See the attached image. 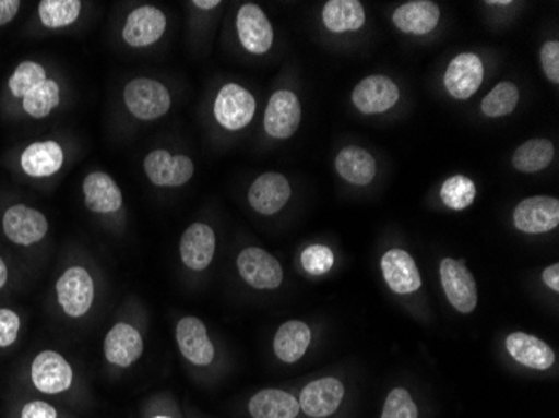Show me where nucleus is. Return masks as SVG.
<instances>
[{"label":"nucleus","instance_id":"dca6fc26","mask_svg":"<svg viewBox=\"0 0 559 418\" xmlns=\"http://www.w3.org/2000/svg\"><path fill=\"white\" fill-rule=\"evenodd\" d=\"M345 397V386L337 379L313 380L301 390L300 410L312 418H326L334 415Z\"/></svg>","mask_w":559,"mask_h":418},{"label":"nucleus","instance_id":"58836bf2","mask_svg":"<svg viewBox=\"0 0 559 418\" xmlns=\"http://www.w3.org/2000/svg\"><path fill=\"white\" fill-rule=\"evenodd\" d=\"M22 2L19 0H0V27L11 24L19 12H21Z\"/></svg>","mask_w":559,"mask_h":418},{"label":"nucleus","instance_id":"4be33fe9","mask_svg":"<svg viewBox=\"0 0 559 418\" xmlns=\"http://www.w3.org/2000/svg\"><path fill=\"white\" fill-rule=\"evenodd\" d=\"M352 100L364 115H379L394 108L399 100V87L385 75H370L355 87Z\"/></svg>","mask_w":559,"mask_h":418},{"label":"nucleus","instance_id":"c756f323","mask_svg":"<svg viewBox=\"0 0 559 418\" xmlns=\"http://www.w3.org/2000/svg\"><path fill=\"white\" fill-rule=\"evenodd\" d=\"M81 12L80 0H43L37 4L36 14L44 31H62L80 21Z\"/></svg>","mask_w":559,"mask_h":418},{"label":"nucleus","instance_id":"39448f33","mask_svg":"<svg viewBox=\"0 0 559 418\" xmlns=\"http://www.w3.org/2000/svg\"><path fill=\"white\" fill-rule=\"evenodd\" d=\"M126 108L140 121H156L171 109V94L165 84L151 77H136L122 91Z\"/></svg>","mask_w":559,"mask_h":418},{"label":"nucleus","instance_id":"20e7f679","mask_svg":"<svg viewBox=\"0 0 559 418\" xmlns=\"http://www.w3.org/2000/svg\"><path fill=\"white\" fill-rule=\"evenodd\" d=\"M94 278L90 270L71 265L56 279V304L69 320H81L90 313L94 304Z\"/></svg>","mask_w":559,"mask_h":418},{"label":"nucleus","instance_id":"2f4dec72","mask_svg":"<svg viewBox=\"0 0 559 418\" xmlns=\"http://www.w3.org/2000/svg\"><path fill=\"white\" fill-rule=\"evenodd\" d=\"M520 100V91L514 84L501 83L483 99L480 109L488 118H501L514 111Z\"/></svg>","mask_w":559,"mask_h":418},{"label":"nucleus","instance_id":"f3484780","mask_svg":"<svg viewBox=\"0 0 559 418\" xmlns=\"http://www.w3.org/2000/svg\"><path fill=\"white\" fill-rule=\"evenodd\" d=\"M216 253V235L212 226L193 223L185 229L180 241L183 265L191 272H205Z\"/></svg>","mask_w":559,"mask_h":418},{"label":"nucleus","instance_id":"e433bc0d","mask_svg":"<svg viewBox=\"0 0 559 418\" xmlns=\"http://www.w3.org/2000/svg\"><path fill=\"white\" fill-rule=\"evenodd\" d=\"M12 418H62V414L58 405L47 398L33 397L15 405Z\"/></svg>","mask_w":559,"mask_h":418},{"label":"nucleus","instance_id":"bb28decb","mask_svg":"<svg viewBox=\"0 0 559 418\" xmlns=\"http://www.w3.org/2000/svg\"><path fill=\"white\" fill-rule=\"evenodd\" d=\"M251 418H297L300 404L294 395L285 390H260L248 404Z\"/></svg>","mask_w":559,"mask_h":418},{"label":"nucleus","instance_id":"1a4fd4ad","mask_svg":"<svg viewBox=\"0 0 559 418\" xmlns=\"http://www.w3.org/2000/svg\"><path fill=\"white\" fill-rule=\"evenodd\" d=\"M144 172L155 187L180 188L194 175V165L185 154H171L166 150L151 151L144 158Z\"/></svg>","mask_w":559,"mask_h":418},{"label":"nucleus","instance_id":"79ce46f5","mask_svg":"<svg viewBox=\"0 0 559 418\" xmlns=\"http://www.w3.org/2000/svg\"><path fill=\"white\" fill-rule=\"evenodd\" d=\"M193 5H197L201 11H213L218 8L219 0H194Z\"/></svg>","mask_w":559,"mask_h":418},{"label":"nucleus","instance_id":"aec40b11","mask_svg":"<svg viewBox=\"0 0 559 418\" xmlns=\"http://www.w3.org/2000/svg\"><path fill=\"white\" fill-rule=\"evenodd\" d=\"M485 80V65L476 55H460L452 59L444 75L445 89L454 99H469Z\"/></svg>","mask_w":559,"mask_h":418},{"label":"nucleus","instance_id":"a19ab883","mask_svg":"<svg viewBox=\"0 0 559 418\" xmlns=\"http://www.w3.org/2000/svg\"><path fill=\"white\" fill-rule=\"evenodd\" d=\"M543 282L548 288H551L552 291L558 294L559 291V265L555 263V265L548 266V268L543 272Z\"/></svg>","mask_w":559,"mask_h":418},{"label":"nucleus","instance_id":"b1692460","mask_svg":"<svg viewBox=\"0 0 559 418\" xmlns=\"http://www.w3.org/2000/svg\"><path fill=\"white\" fill-rule=\"evenodd\" d=\"M506 350L518 363L524 365L527 369L549 370L555 363V351L548 344H545L538 336L527 335L523 332L511 333L506 338Z\"/></svg>","mask_w":559,"mask_h":418},{"label":"nucleus","instance_id":"0eeeda50","mask_svg":"<svg viewBox=\"0 0 559 418\" xmlns=\"http://www.w3.org/2000/svg\"><path fill=\"white\" fill-rule=\"evenodd\" d=\"M237 266L241 278L255 290H276L284 282V268L280 261L262 248L248 247L241 250Z\"/></svg>","mask_w":559,"mask_h":418},{"label":"nucleus","instance_id":"f257e3e1","mask_svg":"<svg viewBox=\"0 0 559 418\" xmlns=\"http://www.w3.org/2000/svg\"><path fill=\"white\" fill-rule=\"evenodd\" d=\"M9 103L31 121H44L58 111L62 86L43 62L27 59L17 64L5 84Z\"/></svg>","mask_w":559,"mask_h":418},{"label":"nucleus","instance_id":"423d86ee","mask_svg":"<svg viewBox=\"0 0 559 418\" xmlns=\"http://www.w3.org/2000/svg\"><path fill=\"white\" fill-rule=\"evenodd\" d=\"M64 165L66 150L58 140L33 141L15 156V166L27 179L55 178Z\"/></svg>","mask_w":559,"mask_h":418},{"label":"nucleus","instance_id":"6ab92c4d","mask_svg":"<svg viewBox=\"0 0 559 418\" xmlns=\"http://www.w3.org/2000/svg\"><path fill=\"white\" fill-rule=\"evenodd\" d=\"M292 188L288 179L280 172H265L253 181L248 191L250 206L260 215L272 216L282 212L288 203Z\"/></svg>","mask_w":559,"mask_h":418},{"label":"nucleus","instance_id":"cd10ccee","mask_svg":"<svg viewBox=\"0 0 559 418\" xmlns=\"http://www.w3.org/2000/svg\"><path fill=\"white\" fill-rule=\"evenodd\" d=\"M335 168L345 181L355 187H366L376 178L377 165L372 154L359 146H348L338 153Z\"/></svg>","mask_w":559,"mask_h":418},{"label":"nucleus","instance_id":"ddd939ff","mask_svg":"<svg viewBox=\"0 0 559 418\" xmlns=\"http://www.w3.org/2000/svg\"><path fill=\"white\" fill-rule=\"evenodd\" d=\"M103 351L108 363L119 369H130L143 357L144 339L140 330L130 323L119 322L106 333Z\"/></svg>","mask_w":559,"mask_h":418},{"label":"nucleus","instance_id":"4c0bfd02","mask_svg":"<svg viewBox=\"0 0 559 418\" xmlns=\"http://www.w3.org/2000/svg\"><path fill=\"white\" fill-rule=\"evenodd\" d=\"M542 65L546 77L551 83H559V44L556 40L546 43L542 49Z\"/></svg>","mask_w":559,"mask_h":418},{"label":"nucleus","instance_id":"ea45409f","mask_svg":"<svg viewBox=\"0 0 559 418\" xmlns=\"http://www.w3.org/2000/svg\"><path fill=\"white\" fill-rule=\"evenodd\" d=\"M12 285V266L4 254H0V294Z\"/></svg>","mask_w":559,"mask_h":418},{"label":"nucleus","instance_id":"a211bd4d","mask_svg":"<svg viewBox=\"0 0 559 418\" xmlns=\"http://www.w3.org/2000/svg\"><path fill=\"white\" fill-rule=\"evenodd\" d=\"M237 31L241 46L251 55H266L272 47L273 27L265 12L259 5H241L238 11Z\"/></svg>","mask_w":559,"mask_h":418},{"label":"nucleus","instance_id":"c85d7f7f","mask_svg":"<svg viewBox=\"0 0 559 418\" xmlns=\"http://www.w3.org/2000/svg\"><path fill=\"white\" fill-rule=\"evenodd\" d=\"M326 29L335 34L362 29L366 11L359 0H330L322 12Z\"/></svg>","mask_w":559,"mask_h":418},{"label":"nucleus","instance_id":"f8f14e48","mask_svg":"<svg viewBox=\"0 0 559 418\" xmlns=\"http://www.w3.org/2000/svg\"><path fill=\"white\" fill-rule=\"evenodd\" d=\"M301 121V106L292 91H276L270 97L265 111V131L275 140H288L297 133Z\"/></svg>","mask_w":559,"mask_h":418},{"label":"nucleus","instance_id":"4468645a","mask_svg":"<svg viewBox=\"0 0 559 418\" xmlns=\"http://www.w3.org/2000/svg\"><path fill=\"white\" fill-rule=\"evenodd\" d=\"M176 344L181 355L197 367H209L215 360V345L205 323L197 317H183L176 325Z\"/></svg>","mask_w":559,"mask_h":418},{"label":"nucleus","instance_id":"f704fd0d","mask_svg":"<svg viewBox=\"0 0 559 418\" xmlns=\"http://www.w3.org/2000/svg\"><path fill=\"white\" fill-rule=\"evenodd\" d=\"M334 251L323 244H312L301 253V266L310 275H325L334 266Z\"/></svg>","mask_w":559,"mask_h":418},{"label":"nucleus","instance_id":"7ed1b4c3","mask_svg":"<svg viewBox=\"0 0 559 418\" xmlns=\"http://www.w3.org/2000/svg\"><path fill=\"white\" fill-rule=\"evenodd\" d=\"M49 219L39 207L12 203L0 213V232L14 247H39L49 237Z\"/></svg>","mask_w":559,"mask_h":418},{"label":"nucleus","instance_id":"72a5a7b5","mask_svg":"<svg viewBox=\"0 0 559 418\" xmlns=\"http://www.w3.org/2000/svg\"><path fill=\"white\" fill-rule=\"evenodd\" d=\"M380 418H419V408L405 389H394L385 398Z\"/></svg>","mask_w":559,"mask_h":418},{"label":"nucleus","instance_id":"c03bdc74","mask_svg":"<svg viewBox=\"0 0 559 418\" xmlns=\"http://www.w3.org/2000/svg\"><path fill=\"white\" fill-rule=\"evenodd\" d=\"M153 418H173V417H169V415H155V417Z\"/></svg>","mask_w":559,"mask_h":418},{"label":"nucleus","instance_id":"a878e982","mask_svg":"<svg viewBox=\"0 0 559 418\" xmlns=\"http://www.w3.org/2000/svg\"><path fill=\"white\" fill-rule=\"evenodd\" d=\"M310 342H312L310 326L300 320H290L276 330L273 351L284 363H297L309 350Z\"/></svg>","mask_w":559,"mask_h":418},{"label":"nucleus","instance_id":"7c9ffc66","mask_svg":"<svg viewBox=\"0 0 559 418\" xmlns=\"http://www.w3.org/2000/svg\"><path fill=\"white\" fill-rule=\"evenodd\" d=\"M555 158V146L548 140H530L518 147L513 166L521 172H536L548 168Z\"/></svg>","mask_w":559,"mask_h":418},{"label":"nucleus","instance_id":"9d476101","mask_svg":"<svg viewBox=\"0 0 559 418\" xmlns=\"http://www.w3.org/2000/svg\"><path fill=\"white\" fill-rule=\"evenodd\" d=\"M441 283L449 303L460 313H473L477 307V285L463 261L444 258L441 261Z\"/></svg>","mask_w":559,"mask_h":418},{"label":"nucleus","instance_id":"2eb2a0df","mask_svg":"<svg viewBox=\"0 0 559 418\" xmlns=\"http://www.w3.org/2000/svg\"><path fill=\"white\" fill-rule=\"evenodd\" d=\"M514 226L527 235H539L558 228L559 201L549 196H533L521 201L514 210Z\"/></svg>","mask_w":559,"mask_h":418},{"label":"nucleus","instance_id":"6e6552de","mask_svg":"<svg viewBox=\"0 0 559 418\" xmlns=\"http://www.w3.org/2000/svg\"><path fill=\"white\" fill-rule=\"evenodd\" d=\"M215 119L228 131H240L250 124L257 112V100L250 91L238 84H226L215 99Z\"/></svg>","mask_w":559,"mask_h":418},{"label":"nucleus","instance_id":"9b49d317","mask_svg":"<svg viewBox=\"0 0 559 418\" xmlns=\"http://www.w3.org/2000/svg\"><path fill=\"white\" fill-rule=\"evenodd\" d=\"M166 25L168 21L162 9L155 5H141L126 19L122 40L134 49H144L162 39Z\"/></svg>","mask_w":559,"mask_h":418},{"label":"nucleus","instance_id":"37998d69","mask_svg":"<svg viewBox=\"0 0 559 418\" xmlns=\"http://www.w3.org/2000/svg\"><path fill=\"white\" fill-rule=\"evenodd\" d=\"M488 5H511L510 0H488Z\"/></svg>","mask_w":559,"mask_h":418},{"label":"nucleus","instance_id":"393cba45","mask_svg":"<svg viewBox=\"0 0 559 418\" xmlns=\"http://www.w3.org/2000/svg\"><path fill=\"white\" fill-rule=\"evenodd\" d=\"M441 11L429 0H414L401 5L392 15L395 27L405 34L424 36L438 27Z\"/></svg>","mask_w":559,"mask_h":418},{"label":"nucleus","instance_id":"5701e85b","mask_svg":"<svg viewBox=\"0 0 559 418\" xmlns=\"http://www.w3.org/2000/svg\"><path fill=\"white\" fill-rule=\"evenodd\" d=\"M84 204L96 215H115L122 207V191L108 172L93 171L84 178Z\"/></svg>","mask_w":559,"mask_h":418},{"label":"nucleus","instance_id":"412c9836","mask_svg":"<svg viewBox=\"0 0 559 418\" xmlns=\"http://www.w3.org/2000/svg\"><path fill=\"white\" fill-rule=\"evenodd\" d=\"M380 268H382L385 283L394 294H416L423 286L416 261L407 251L401 250V248L389 250L380 261Z\"/></svg>","mask_w":559,"mask_h":418},{"label":"nucleus","instance_id":"473e14b6","mask_svg":"<svg viewBox=\"0 0 559 418\" xmlns=\"http://www.w3.org/2000/svg\"><path fill=\"white\" fill-rule=\"evenodd\" d=\"M441 200L455 212L466 210L476 200V184L466 176H452L442 184Z\"/></svg>","mask_w":559,"mask_h":418},{"label":"nucleus","instance_id":"c9c22d12","mask_svg":"<svg viewBox=\"0 0 559 418\" xmlns=\"http://www.w3.org/2000/svg\"><path fill=\"white\" fill-rule=\"evenodd\" d=\"M22 332V317L11 307H0V351L11 350Z\"/></svg>","mask_w":559,"mask_h":418},{"label":"nucleus","instance_id":"f03ea898","mask_svg":"<svg viewBox=\"0 0 559 418\" xmlns=\"http://www.w3.org/2000/svg\"><path fill=\"white\" fill-rule=\"evenodd\" d=\"M25 380L40 398L61 397L74 385V369L59 351L40 350L29 361Z\"/></svg>","mask_w":559,"mask_h":418}]
</instances>
